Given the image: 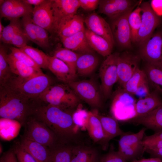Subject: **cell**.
Masks as SVG:
<instances>
[{"label": "cell", "instance_id": "cell-1", "mask_svg": "<svg viewBox=\"0 0 162 162\" xmlns=\"http://www.w3.org/2000/svg\"><path fill=\"white\" fill-rule=\"evenodd\" d=\"M73 110L48 104L37 107L33 112L36 118L47 125L62 142L74 145L77 144L79 129L74 123Z\"/></svg>", "mask_w": 162, "mask_h": 162}, {"label": "cell", "instance_id": "cell-2", "mask_svg": "<svg viewBox=\"0 0 162 162\" xmlns=\"http://www.w3.org/2000/svg\"><path fill=\"white\" fill-rule=\"evenodd\" d=\"M29 98L7 84L0 86V116L17 121L25 126L32 111Z\"/></svg>", "mask_w": 162, "mask_h": 162}, {"label": "cell", "instance_id": "cell-3", "mask_svg": "<svg viewBox=\"0 0 162 162\" xmlns=\"http://www.w3.org/2000/svg\"><path fill=\"white\" fill-rule=\"evenodd\" d=\"M48 104L73 110L79 104V98L66 84L50 85L38 97Z\"/></svg>", "mask_w": 162, "mask_h": 162}, {"label": "cell", "instance_id": "cell-4", "mask_svg": "<svg viewBox=\"0 0 162 162\" xmlns=\"http://www.w3.org/2000/svg\"><path fill=\"white\" fill-rule=\"evenodd\" d=\"M51 82L50 78L44 74L26 79L12 76L5 84L30 99L39 97L51 85Z\"/></svg>", "mask_w": 162, "mask_h": 162}, {"label": "cell", "instance_id": "cell-5", "mask_svg": "<svg viewBox=\"0 0 162 162\" xmlns=\"http://www.w3.org/2000/svg\"><path fill=\"white\" fill-rule=\"evenodd\" d=\"M24 137L51 148L62 142L44 123L36 118L27 120Z\"/></svg>", "mask_w": 162, "mask_h": 162}, {"label": "cell", "instance_id": "cell-6", "mask_svg": "<svg viewBox=\"0 0 162 162\" xmlns=\"http://www.w3.org/2000/svg\"><path fill=\"white\" fill-rule=\"evenodd\" d=\"M146 130L144 128L137 133L120 136L118 152L127 161L137 160L145 152L142 141Z\"/></svg>", "mask_w": 162, "mask_h": 162}, {"label": "cell", "instance_id": "cell-7", "mask_svg": "<svg viewBox=\"0 0 162 162\" xmlns=\"http://www.w3.org/2000/svg\"><path fill=\"white\" fill-rule=\"evenodd\" d=\"M118 54H111L107 56L99 69L100 92L104 99L109 97L114 85L118 81L117 62Z\"/></svg>", "mask_w": 162, "mask_h": 162}, {"label": "cell", "instance_id": "cell-8", "mask_svg": "<svg viewBox=\"0 0 162 162\" xmlns=\"http://www.w3.org/2000/svg\"><path fill=\"white\" fill-rule=\"evenodd\" d=\"M67 84L79 99L95 109L101 106L102 102L100 91L92 80L74 81Z\"/></svg>", "mask_w": 162, "mask_h": 162}, {"label": "cell", "instance_id": "cell-9", "mask_svg": "<svg viewBox=\"0 0 162 162\" xmlns=\"http://www.w3.org/2000/svg\"><path fill=\"white\" fill-rule=\"evenodd\" d=\"M141 21L136 43L142 46L153 34L160 23L159 16L152 10L148 2L141 3Z\"/></svg>", "mask_w": 162, "mask_h": 162}, {"label": "cell", "instance_id": "cell-10", "mask_svg": "<svg viewBox=\"0 0 162 162\" xmlns=\"http://www.w3.org/2000/svg\"><path fill=\"white\" fill-rule=\"evenodd\" d=\"M140 57L128 51L118 54L117 62L118 82L121 87L139 68Z\"/></svg>", "mask_w": 162, "mask_h": 162}, {"label": "cell", "instance_id": "cell-11", "mask_svg": "<svg viewBox=\"0 0 162 162\" xmlns=\"http://www.w3.org/2000/svg\"><path fill=\"white\" fill-rule=\"evenodd\" d=\"M134 8L112 20L110 26L115 42L122 48H129L131 47V32L128 18L129 14Z\"/></svg>", "mask_w": 162, "mask_h": 162}, {"label": "cell", "instance_id": "cell-12", "mask_svg": "<svg viewBox=\"0 0 162 162\" xmlns=\"http://www.w3.org/2000/svg\"><path fill=\"white\" fill-rule=\"evenodd\" d=\"M140 2L130 0H101L99 2V9L100 13L113 20L135 8Z\"/></svg>", "mask_w": 162, "mask_h": 162}, {"label": "cell", "instance_id": "cell-13", "mask_svg": "<svg viewBox=\"0 0 162 162\" xmlns=\"http://www.w3.org/2000/svg\"><path fill=\"white\" fill-rule=\"evenodd\" d=\"M141 46L140 57L147 63L162 62V33L153 34Z\"/></svg>", "mask_w": 162, "mask_h": 162}, {"label": "cell", "instance_id": "cell-14", "mask_svg": "<svg viewBox=\"0 0 162 162\" xmlns=\"http://www.w3.org/2000/svg\"><path fill=\"white\" fill-rule=\"evenodd\" d=\"M33 10L31 5L22 0H6L0 5V18H5L10 21L20 17L31 15Z\"/></svg>", "mask_w": 162, "mask_h": 162}, {"label": "cell", "instance_id": "cell-15", "mask_svg": "<svg viewBox=\"0 0 162 162\" xmlns=\"http://www.w3.org/2000/svg\"><path fill=\"white\" fill-rule=\"evenodd\" d=\"M80 7L79 0H52L51 8L54 22V32L63 19L76 14Z\"/></svg>", "mask_w": 162, "mask_h": 162}, {"label": "cell", "instance_id": "cell-16", "mask_svg": "<svg viewBox=\"0 0 162 162\" xmlns=\"http://www.w3.org/2000/svg\"><path fill=\"white\" fill-rule=\"evenodd\" d=\"M51 3L52 0H46L42 4L34 6L32 14L33 22L50 32H54Z\"/></svg>", "mask_w": 162, "mask_h": 162}, {"label": "cell", "instance_id": "cell-17", "mask_svg": "<svg viewBox=\"0 0 162 162\" xmlns=\"http://www.w3.org/2000/svg\"><path fill=\"white\" fill-rule=\"evenodd\" d=\"M84 22L88 29L105 38L113 45L115 44L111 27L102 17L93 13L86 17Z\"/></svg>", "mask_w": 162, "mask_h": 162}, {"label": "cell", "instance_id": "cell-18", "mask_svg": "<svg viewBox=\"0 0 162 162\" xmlns=\"http://www.w3.org/2000/svg\"><path fill=\"white\" fill-rule=\"evenodd\" d=\"M84 20L80 16L76 14L62 19L56 30L60 38L69 37L84 30Z\"/></svg>", "mask_w": 162, "mask_h": 162}, {"label": "cell", "instance_id": "cell-19", "mask_svg": "<svg viewBox=\"0 0 162 162\" xmlns=\"http://www.w3.org/2000/svg\"><path fill=\"white\" fill-rule=\"evenodd\" d=\"M85 30L70 37L60 38L64 47L80 54L93 53L94 50L87 41Z\"/></svg>", "mask_w": 162, "mask_h": 162}, {"label": "cell", "instance_id": "cell-20", "mask_svg": "<svg viewBox=\"0 0 162 162\" xmlns=\"http://www.w3.org/2000/svg\"><path fill=\"white\" fill-rule=\"evenodd\" d=\"M48 69L65 84L75 81L77 76L64 62L53 56H49Z\"/></svg>", "mask_w": 162, "mask_h": 162}, {"label": "cell", "instance_id": "cell-21", "mask_svg": "<svg viewBox=\"0 0 162 162\" xmlns=\"http://www.w3.org/2000/svg\"><path fill=\"white\" fill-rule=\"evenodd\" d=\"M101 156L95 148L76 144L73 146L71 162H100Z\"/></svg>", "mask_w": 162, "mask_h": 162}, {"label": "cell", "instance_id": "cell-22", "mask_svg": "<svg viewBox=\"0 0 162 162\" xmlns=\"http://www.w3.org/2000/svg\"><path fill=\"white\" fill-rule=\"evenodd\" d=\"M130 119L132 122L142 125L155 133L162 131V105L144 115Z\"/></svg>", "mask_w": 162, "mask_h": 162}, {"label": "cell", "instance_id": "cell-23", "mask_svg": "<svg viewBox=\"0 0 162 162\" xmlns=\"http://www.w3.org/2000/svg\"><path fill=\"white\" fill-rule=\"evenodd\" d=\"M98 112L97 109L89 111L86 130L93 141L100 144L102 149L105 150V136L101 123L97 116Z\"/></svg>", "mask_w": 162, "mask_h": 162}, {"label": "cell", "instance_id": "cell-24", "mask_svg": "<svg viewBox=\"0 0 162 162\" xmlns=\"http://www.w3.org/2000/svg\"><path fill=\"white\" fill-rule=\"evenodd\" d=\"M20 146L30 154L37 162H47L50 148L23 136L21 140Z\"/></svg>", "mask_w": 162, "mask_h": 162}, {"label": "cell", "instance_id": "cell-25", "mask_svg": "<svg viewBox=\"0 0 162 162\" xmlns=\"http://www.w3.org/2000/svg\"><path fill=\"white\" fill-rule=\"evenodd\" d=\"M158 94L154 90L144 98L139 99L135 105V115L134 118L144 115L162 105V100Z\"/></svg>", "mask_w": 162, "mask_h": 162}, {"label": "cell", "instance_id": "cell-26", "mask_svg": "<svg viewBox=\"0 0 162 162\" xmlns=\"http://www.w3.org/2000/svg\"><path fill=\"white\" fill-rule=\"evenodd\" d=\"M97 116L101 123L105 135V145L106 150L111 140L127 132H124L120 129L117 120L114 117L100 115L98 112Z\"/></svg>", "mask_w": 162, "mask_h": 162}, {"label": "cell", "instance_id": "cell-27", "mask_svg": "<svg viewBox=\"0 0 162 162\" xmlns=\"http://www.w3.org/2000/svg\"><path fill=\"white\" fill-rule=\"evenodd\" d=\"M85 33L87 41L91 48L103 57L111 54L113 45L106 39L91 32L87 28Z\"/></svg>", "mask_w": 162, "mask_h": 162}, {"label": "cell", "instance_id": "cell-28", "mask_svg": "<svg viewBox=\"0 0 162 162\" xmlns=\"http://www.w3.org/2000/svg\"><path fill=\"white\" fill-rule=\"evenodd\" d=\"M143 70L154 91L162 94V62H146Z\"/></svg>", "mask_w": 162, "mask_h": 162}, {"label": "cell", "instance_id": "cell-29", "mask_svg": "<svg viewBox=\"0 0 162 162\" xmlns=\"http://www.w3.org/2000/svg\"><path fill=\"white\" fill-rule=\"evenodd\" d=\"M7 61L12 74L23 78H28L44 74L17 60L10 53L8 54Z\"/></svg>", "mask_w": 162, "mask_h": 162}, {"label": "cell", "instance_id": "cell-30", "mask_svg": "<svg viewBox=\"0 0 162 162\" xmlns=\"http://www.w3.org/2000/svg\"><path fill=\"white\" fill-rule=\"evenodd\" d=\"M98 59L93 53L80 54L76 62V73L81 76L88 75L96 68Z\"/></svg>", "mask_w": 162, "mask_h": 162}, {"label": "cell", "instance_id": "cell-31", "mask_svg": "<svg viewBox=\"0 0 162 162\" xmlns=\"http://www.w3.org/2000/svg\"><path fill=\"white\" fill-rule=\"evenodd\" d=\"M73 145L61 143L50 148L47 162H71Z\"/></svg>", "mask_w": 162, "mask_h": 162}, {"label": "cell", "instance_id": "cell-32", "mask_svg": "<svg viewBox=\"0 0 162 162\" xmlns=\"http://www.w3.org/2000/svg\"><path fill=\"white\" fill-rule=\"evenodd\" d=\"M0 136L2 138L9 140L15 137L18 134L21 124L17 121L11 119L1 118Z\"/></svg>", "mask_w": 162, "mask_h": 162}, {"label": "cell", "instance_id": "cell-33", "mask_svg": "<svg viewBox=\"0 0 162 162\" xmlns=\"http://www.w3.org/2000/svg\"><path fill=\"white\" fill-rule=\"evenodd\" d=\"M80 54L64 47H60L57 48L54 51L53 56L63 61L77 74L76 62Z\"/></svg>", "mask_w": 162, "mask_h": 162}, {"label": "cell", "instance_id": "cell-34", "mask_svg": "<svg viewBox=\"0 0 162 162\" xmlns=\"http://www.w3.org/2000/svg\"><path fill=\"white\" fill-rule=\"evenodd\" d=\"M148 82L144 71L139 68L126 83L122 89L129 94H135L138 88Z\"/></svg>", "mask_w": 162, "mask_h": 162}, {"label": "cell", "instance_id": "cell-35", "mask_svg": "<svg viewBox=\"0 0 162 162\" xmlns=\"http://www.w3.org/2000/svg\"><path fill=\"white\" fill-rule=\"evenodd\" d=\"M19 49L28 55L40 68L48 69L49 56L38 49L28 45Z\"/></svg>", "mask_w": 162, "mask_h": 162}, {"label": "cell", "instance_id": "cell-36", "mask_svg": "<svg viewBox=\"0 0 162 162\" xmlns=\"http://www.w3.org/2000/svg\"><path fill=\"white\" fill-rule=\"evenodd\" d=\"M7 50L6 46H0V86L5 84L12 76V72L7 59Z\"/></svg>", "mask_w": 162, "mask_h": 162}, {"label": "cell", "instance_id": "cell-37", "mask_svg": "<svg viewBox=\"0 0 162 162\" xmlns=\"http://www.w3.org/2000/svg\"><path fill=\"white\" fill-rule=\"evenodd\" d=\"M140 4L130 13L128 18L131 32L132 42L134 43L136 42L141 21V9L140 6Z\"/></svg>", "mask_w": 162, "mask_h": 162}, {"label": "cell", "instance_id": "cell-38", "mask_svg": "<svg viewBox=\"0 0 162 162\" xmlns=\"http://www.w3.org/2000/svg\"><path fill=\"white\" fill-rule=\"evenodd\" d=\"M21 28L18 19L10 20V23L5 27L0 39L4 43L9 44L12 38L16 32Z\"/></svg>", "mask_w": 162, "mask_h": 162}, {"label": "cell", "instance_id": "cell-39", "mask_svg": "<svg viewBox=\"0 0 162 162\" xmlns=\"http://www.w3.org/2000/svg\"><path fill=\"white\" fill-rule=\"evenodd\" d=\"M145 151L162 147V131L150 136H144L142 141Z\"/></svg>", "mask_w": 162, "mask_h": 162}, {"label": "cell", "instance_id": "cell-40", "mask_svg": "<svg viewBox=\"0 0 162 162\" xmlns=\"http://www.w3.org/2000/svg\"><path fill=\"white\" fill-rule=\"evenodd\" d=\"M10 54L17 60L33 68L37 71L43 73L40 68L26 53L20 49L11 46L10 48Z\"/></svg>", "mask_w": 162, "mask_h": 162}, {"label": "cell", "instance_id": "cell-41", "mask_svg": "<svg viewBox=\"0 0 162 162\" xmlns=\"http://www.w3.org/2000/svg\"><path fill=\"white\" fill-rule=\"evenodd\" d=\"M88 116L89 111L82 109L80 106H78L72 114L73 121L76 128L79 129L80 128L83 130H86Z\"/></svg>", "mask_w": 162, "mask_h": 162}, {"label": "cell", "instance_id": "cell-42", "mask_svg": "<svg viewBox=\"0 0 162 162\" xmlns=\"http://www.w3.org/2000/svg\"><path fill=\"white\" fill-rule=\"evenodd\" d=\"M22 23L23 31L28 40L38 45L35 29V24L33 21L31 15L23 17Z\"/></svg>", "mask_w": 162, "mask_h": 162}, {"label": "cell", "instance_id": "cell-43", "mask_svg": "<svg viewBox=\"0 0 162 162\" xmlns=\"http://www.w3.org/2000/svg\"><path fill=\"white\" fill-rule=\"evenodd\" d=\"M34 27L36 37L38 42V46L42 48H49L50 47V44L47 31L35 24Z\"/></svg>", "mask_w": 162, "mask_h": 162}, {"label": "cell", "instance_id": "cell-44", "mask_svg": "<svg viewBox=\"0 0 162 162\" xmlns=\"http://www.w3.org/2000/svg\"><path fill=\"white\" fill-rule=\"evenodd\" d=\"M100 162H128L118 151L112 147L109 151L101 156Z\"/></svg>", "mask_w": 162, "mask_h": 162}, {"label": "cell", "instance_id": "cell-45", "mask_svg": "<svg viewBox=\"0 0 162 162\" xmlns=\"http://www.w3.org/2000/svg\"><path fill=\"white\" fill-rule=\"evenodd\" d=\"M29 40L23 30L21 28L14 36L9 44L13 45L19 48L27 45Z\"/></svg>", "mask_w": 162, "mask_h": 162}, {"label": "cell", "instance_id": "cell-46", "mask_svg": "<svg viewBox=\"0 0 162 162\" xmlns=\"http://www.w3.org/2000/svg\"><path fill=\"white\" fill-rule=\"evenodd\" d=\"M14 152L18 162H37L29 153L18 145L14 149Z\"/></svg>", "mask_w": 162, "mask_h": 162}, {"label": "cell", "instance_id": "cell-47", "mask_svg": "<svg viewBox=\"0 0 162 162\" xmlns=\"http://www.w3.org/2000/svg\"><path fill=\"white\" fill-rule=\"evenodd\" d=\"M99 0H79L80 7L87 11L95 10L99 5Z\"/></svg>", "mask_w": 162, "mask_h": 162}, {"label": "cell", "instance_id": "cell-48", "mask_svg": "<svg viewBox=\"0 0 162 162\" xmlns=\"http://www.w3.org/2000/svg\"><path fill=\"white\" fill-rule=\"evenodd\" d=\"M0 162H18V160L14 151H9L2 155Z\"/></svg>", "mask_w": 162, "mask_h": 162}, {"label": "cell", "instance_id": "cell-49", "mask_svg": "<svg viewBox=\"0 0 162 162\" xmlns=\"http://www.w3.org/2000/svg\"><path fill=\"white\" fill-rule=\"evenodd\" d=\"M150 4L152 10L157 15L162 16V0H152Z\"/></svg>", "mask_w": 162, "mask_h": 162}, {"label": "cell", "instance_id": "cell-50", "mask_svg": "<svg viewBox=\"0 0 162 162\" xmlns=\"http://www.w3.org/2000/svg\"><path fill=\"white\" fill-rule=\"evenodd\" d=\"M150 93L148 83V82L140 86L138 88L135 94L139 96H142L144 95L146 96Z\"/></svg>", "mask_w": 162, "mask_h": 162}, {"label": "cell", "instance_id": "cell-51", "mask_svg": "<svg viewBox=\"0 0 162 162\" xmlns=\"http://www.w3.org/2000/svg\"><path fill=\"white\" fill-rule=\"evenodd\" d=\"M145 152L150 154L151 158H158L162 160V147L155 149L147 150Z\"/></svg>", "mask_w": 162, "mask_h": 162}, {"label": "cell", "instance_id": "cell-52", "mask_svg": "<svg viewBox=\"0 0 162 162\" xmlns=\"http://www.w3.org/2000/svg\"><path fill=\"white\" fill-rule=\"evenodd\" d=\"M131 162H162V160L158 158H151L135 160Z\"/></svg>", "mask_w": 162, "mask_h": 162}, {"label": "cell", "instance_id": "cell-53", "mask_svg": "<svg viewBox=\"0 0 162 162\" xmlns=\"http://www.w3.org/2000/svg\"><path fill=\"white\" fill-rule=\"evenodd\" d=\"M22 2L26 4L35 6L39 5L44 3L46 0H23Z\"/></svg>", "mask_w": 162, "mask_h": 162}, {"label": "cell", "instance_id": "cell-54", "mask_svg": "<svg viewBox=\"0 0 162 162\" xmlns=\"http://www.w3.org/2000/svg\"><path fill=\"white\" fill-rule=\"evenodd\" d=\"M4 27L3 25H2V23L1 22V20H0V36H1L3 32L4 29Z\"/></svg>", "mask_w": 162, "mask_h": 162}]
</instances>
